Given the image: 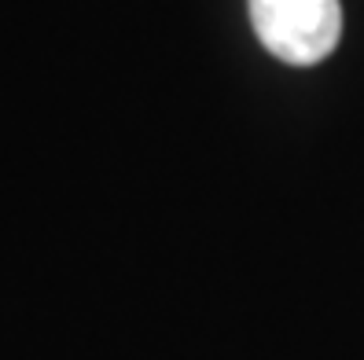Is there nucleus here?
I'll return each mask as SVG.
<instances>
[{
	"mask_svg": "<svg viewBox=\"0 0 364 360\" xmlns=\"http://www.w3.org/2000/svg\"><path fill=\"white\" fill-rule=\"evenodd\" d=\"M262 48L291 67H316L342 37L338 0H247Z\"/></svg>",
	"mask_w": 364,
	"mask_h": 360,
	"instance_id": "nucleus-1",
	"label": "nucleus"
}]
</instances>
